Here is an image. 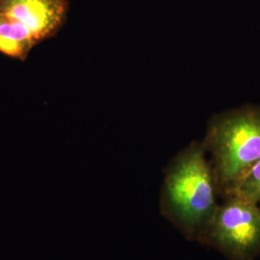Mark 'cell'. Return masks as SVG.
<instances>
[{
  "label": "cell",
  "mask_w": 260,
  "mask_h": 260,
  "mask_svg": "<svg viewBox=\"0 0 260 260\" xmlns=\"http://www.w3.org/2000/svg\"><path fill=\"white\" fill-rule=\"evenodd\" d=\"M217 190L205 146L193 144L168 167L161 197L162 213L187 237L200 240L218 207Z\"/></svg>",
  "instance_id": "cell-1"
},
{
  "label": "cell",
  "mask_w": 260,
  "mask_h": 260,
  "mask_svg": "<svg viewBox=\"0 0 260 260\" xmlns=\"http://www.w3.org/2000/svg\"><path fill=\"white\" fill-rule=\"evenodd\" d=\"M205 147L212 153L219 192L230 195L260 161V108L247 106L218 118Z\"/></svg>",
  "instance_id": "cell-2"
},
{
  "label": "cell",
  "mask_w": 260,
  "mask_h": 260,
  "mask_svg": "<svg viewBox=\"0 0 260 260\" xmlns=\"http://www.w3.org/2000/svg\"><path fill=\"white\" fill-rule=\"evenodd\" d=\"M68 8L67 0H0V52L25 60L62 28Z\"/></svg>",
  "instance_id": "cell-3"
},
{
  "label": "cell",
  "mask_w": 260,
  "mask_h": 260,
  "mask_svg": "<svg viewBox=\"0 0 260 260\" xmlns=\"http://www.w3.org/2000/svg\"><path fill=\"white\" fill-rule=\"evenodd\" d=\"M200 241L230 260L256 259L260 255V205L240 196H226Z\"/></svg>",
  "instance_id": "cell-4"
},
{
  "label": "cell",
  "mask_w": 260,
  "mask_h": 260,
  "mask_svg": "<svg viewBox=\"0 0 260 260\" xmlns=\"http://www.w3.org/2000/svg\"><path fill=\"white\" fill-rule=\"evenodd\" d=\"M231 195L240 196L260 205V161L228 196Z\"/></svg>",
  "instance_id": "cell-5"
}]
</instances>
